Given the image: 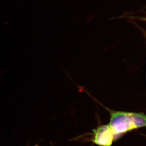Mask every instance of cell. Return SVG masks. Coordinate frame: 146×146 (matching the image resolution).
<instances>
[{"label": "cell", "instance_id": "obj_1", "mask_svg": "<svg viewBox=\"0 0 146 146\" xmlns=\"http://www.w3.org/2000/svg\"><path fill=\"white\" fill-rule=\"evenodd\" d=\"M100 104L107 110L110 115L109 125L114 134L115 140L128 131L146 126V116L143 112L117 111Z\"/></svg>", "mask_w": 146, "mask_h": 146}, {"label": "cell", "instance_id": "obj_2", "mask_svg": "<svg viewBox=\"0 0 146 146\" xmlns=\"http://www.w3.org/2000/svg\"><path fill=\"white\" fill-rule=\"evenodd\" d=\"M94 136L92 142L100 146H110L115 141L112 129L108 125L98 127L93 130Z\"/></svg>", "mask_w": 146, "mask_h": 146}, {"label": "cell", "instance_id": "obj_3", "mask_svg": "<svg viewBox=\"0 0 146 146\" xmlns=\"http://www.w3.org/2000/svg\"></svg>", "mask_w": 146, "mask_h": 146}]
</instances>
